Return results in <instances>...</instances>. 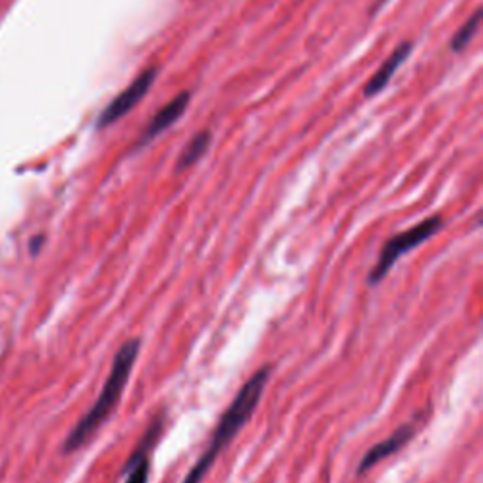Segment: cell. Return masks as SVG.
Returning <instances> with one entry per match:
<instances>
[{
    "instance_id": "cell-1",
    "label": "cell",
    "mask_w": 483,
    "mask_h": 483,
    "mask_svg": "<svg viewBox=\"0 0 483 483\" xmlns=\"http://www.w3.org/2000/svg\"><path fill=\"white\" fill-rule=\"evenodd\" d=\"M140 347H142L140 338H129L119 347L116 357H113V365H111V370L108 374V380L104 383L97 402L78 421L76 427L70 430V435L66 436V440L62 444L64 453H72V451H78L80 448H83L93 436L97 435L98 428L108 421V417L118 408L119 401L123 397L125 387H127L129 378H131L132 366L138 359Z\"/></svg>"
},
{
    "instance_id": "cell-4",
    "label": "cell",
    "mask_w": 483,
    "mask_h": 483,
    "mask_svg": "<svg viewBox=\"0 0 483 483\" xmlns=\"http://www.w3.org/2000/svg\"><path fill=\"white\" fill-rule=\"evenodd\" d=\"M155 76H157V69H147L129 87H125L118 97L104 108L100 118H98V129H104V127L116 123L118 119L127 116L147 95V91H149V87L155 82Z\"/></svg>"
},
{
    "instance_id": "cell-10",
    "label": "cell",
    "mask_w": 483,
    "mask_h": 483,
    "mask_svg": "<svg viewBox=\"0 0 483 483\" xmlns=\"http://www.w3.org/2000/svg\"><path fill=\"white\" fill-rule=\"evenodd\" d=\"M480 19H482V15H480V12H476V14L472 15V17L464 23L463 27L457 30V35L449 42V48L453 49V51H463L470 44V40L474 38V35H476Z\"/></svg>"
},
{
    "instance_id": "cell-3",
    "label": "cell",
    "mask_w": 483,
    "mask_h": 483,
    "mask_svg": "<svg viewBox=\"0 0 483 483\" xmlns=\"http://www.w3.org/2000/svg\"><path fill=\"white\" fill-rule=\"evenodd\" d=\"M442 225L444 221L440 215H430L428 219L417 223L415 227L391 236V238L383 244L380 259L376 261L374 268L370 270V274H368V283H370V285L381 283V280L391 272L394 262L399 261L402 255H406L408 251H412V249H415L417 246H421L423 241L432 238V236L442 228Z\"/></svg>"
},
{
    "instance_id": "cell-11",
    "label": "cell",
    "mask_w": 483,
    "mask_h": 483,
    "mask_svg": "<svg viewBox=\"0 0 483 483\" xmlns=\"http://www.w3.org/2000/svg\"><path fill=\"white\" fill-rule=\"evenodd\" d=\"M42 241H44V236H40V238H35V240L30 241V249H33V253H36V251H38V248L42 246Z\"/></svg>"
},
{
    "instance_id": "cell-8",
    "label": "cell",
    "mask_w": 483,
    "mask_h": 483,
    "mask_svg": "<svg viewBox=\"0 0 483 483\" xmlns=\"http://www.w3.org/2000/svg\"><path fill=\"white\" fill-rule=\"evenodd\" d=\"M189 98H191L189 93H180L178 97H174L170 102L166 104L165 108H161V110L155 113V118L149 121V125L145 127V131L142 132V138H140L138 145L149 142V140L155 138L159 132H163L165 129H168V127H172L174 121H178V118L187 110Z\"/></svg>"
},
{
    "instance_id": "cell-2",
    "label": "cell",
    "mask_w": 483,
    "mask_h": 483,
    "mask_svg": "<svg viewBox=\"0 0 483 483\" xmlns=\"http://www.w3.org/2000/svg\"><path fill=\"white\" fill-rule=\"evenodd\" d=\"M268 378L270 366H261L241 385L240 391L236 393L235 401L230 402L228 410L221 415V419L217 423L214 436H212V440L208 444L206 451L202 453L201 459L197 461L193 468L189 470V474H187L183 483H201L204 480L208 468L215 463V459L219 457V453L240 432L241 427H246V423L251 419V415L255 412V408L259 406V401H261L262 393H264V387L268 383Z\"/></svg>"
},
{
    "instance_id": "cell-12",
    "label": "cell",
    "mask_w": 483,
    "mask_h": 483,
    "mask_svg": "<svg viewBox=\"0 0 483 483\" xmlns=\"http://www.w3.org/2000/svg\"><path fill=\"white\" fill-rule=\"evenodd\" d=\"M387 0H380V2H376V8H380V6H383L385 4Z\"/></svg>"
},
{
    "instance_id": "cell-7",
    "label": "cell",
    "mask_w": 483,
    "mask_h": 483,
    "mask_svg": "<svg viewBox=\"0 0 483 483\" xmlns=\"http://www.w3.org/2000/svg\"><path fill=\"white\" fill-rule=\"evenodd\" d=\"M410 53H412V42H402L401 46L387 57V61L378 69V72L368 80V83L365 85V97H374V95L381 93L383 87L393 80L394 74L410 57Z\"/></svg>"
},
{
    "instance_id": "cell-6",
    "label": "cell",
    "mask_w": 483,
    "mask_h": 483,
    "mask_svg": "<svg viewBox=\"0 0 483 483\" xmlns=\"http://www.w3.org/2000/svg\"><path fill=\"white\" fill-rule=\"evenodd\" d=\"M414 435L415 427L414 425H410V423H406V425H401L397 430H393V435L387 436L385 440L374 444L372 448L368 449L365 455H363V459H361L359 466H357V476H363L368 470L374 468L376 464L381 463L383 459L391 457L393 453H397V451H401V449L414 438Z\"/></svg>"
},
{
    "instance_id": "cell-5",
    "label": "cell",
    "mask_w": 483,
    "mask_h": 483,
    "mask_svg": "<svg viewBox=\"0 0 483 483\" xmlns=\"http://www.w3.org/2000/svg\"><path fill=\"white\" fill-rule=\"evenodd\" d=\"M163 427H165V419H163V417H157V419L149 425L144 438L140 440L136 449H134L132 455L129 457V463L125 466V474H127L125 483L149 482V464H152L149 463V451H152L153 444L159 440Z\"/></svg>"
},
{
    "instance_id": "cell-9",
    "label": "cell",
    "mask_w": 483,
    "mask_h": 483,
    "mask_svg": "<svg viewBox=\"0 0 483 483\" xmlns=\"http://www.w3.org/2000/svg\"><path fill=\"white\" fill-rule=\"evenodd\" d=\"M210 144H212V134L208 131L194 134L191 142L185 145V149L180 153L178 161H176V172H183L189 166H193L197 161H201L202 155L208 152Z\"/></svg>"
}]
</instances>
